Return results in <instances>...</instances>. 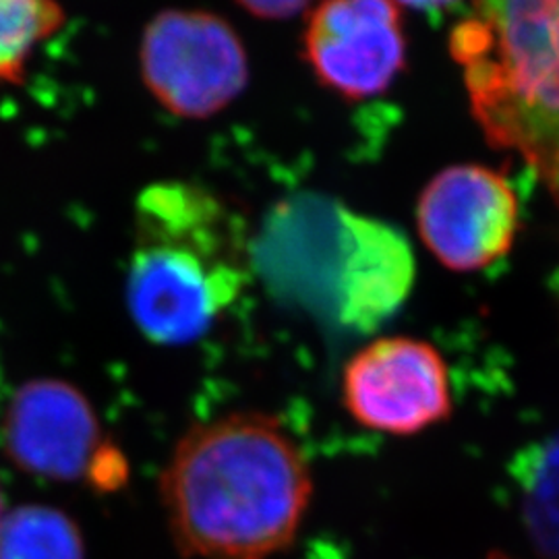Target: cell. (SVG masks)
<instances>
[{
    "instance_id": "1",
    "label": "cell",
    "mask_w": 559,
    "mask_h": 559,
    "mask_svg": "<svg viewBox=\"0 0 559 559\" xmlns=\"http://www.w3.org/2000/svg\"><path fill=\"white\" fill-rule=\"evenodd\" d=\"M311 487L307 460L280 420L237 413L179 441L162 500L180 551L267 559L295 539Z\"/></svg>"
},
{
    "instance_id": "2",
    "label": "cell",
    "mask_w": 559,
    "mask_h": 559,
    "mask_svg": "<svg viewBox=\"0 0 559 559\" xmlns=\"http://www.w3.org/2000/svg\"><path fill=\"white\" fill-rule=\"evenodd\" d=\"M133 221L131 318L160 344L201 338L247 284L245 222L214 191L187 180L145 187Z\"/></svg>"
},
{
    "instance_id": "3",
    "label": "cell",
    "mask_w": 559,
    "mask_h": 559,
    "mask_svg": "<svg viewBox=\"0 0 559 559\" xmlns=\"http://www.w3.org/2000/svg\"><path fill=\"white\" fill-rule=\"evenodd\" d=\"M473 117L559 205V0H471L450 34Z\"/></svg>"
},
{
    "instance_id": "4",
    "label": "cell",
    "mask_w": 559,
    "mask_h": 559,
    "mask_svg": "<svg viewBox=\"0 0 559 559\" xmlns=\"http://www.w3.org/2000/svg\"><path fill=\"white\" fill-rule=\"evenodd\" d=\"M140 69L154 100L187 120L221 115L249 83V57L237 29L200 9H166L150 21Z\"/></svg>"
},
{
    "instance_id": "5",
    "label": "cell",
    "mask_w": 559,
    "mask_h": 559,
    "mask_svg": "<svg viewBox=\"0 0 559 559\" xmlns=\"http://www.w3.org/2000/svg\"><path fill=\"white\" fill-rule=\"evenodd\" d=\"M344 406L362 427L415 436L452 415V388L440 350L425 340H373L348 360Z\"/></svg>"
},
{
    "instance_id": "6",
    "label": "cell",
    "mask_w": 559,
    "mask_h": 559,
    "mask_svg": "<svg viewBox=\"0 0 559 559\" xmlns=\"http://www.w3.org/2000/svg\"><path fill=\"white\" fill-rule=\"evenodd\" d=\"M417 224L425 247L454 272H479L512 249L519 200L500 173L479 164L441 170L420 193Z\"/></svg>"
},
{
    "instance_id": "7",
    "label": "cell",
    "mask_w": 559,
    "mask_h": 559,
    "mask_svg": "<svg viewBox=\"0 0 559 559\" xmlns=\"http://www.w3.org/2000/svg\"><path fill=\"white\" fill-rule=\"evenodd\" d=\"M302 57L323 87L346 100L383 94L406 67L394 0H321L302 32Z\"/></svg>"
},
{
    "instance_id": "8",
    "label": "cell",
    "mask_w": 559,
    "mask_h": 559,
    "mask_svg": "<svg viewBox=\"0 0 559 559\" xmlns=\"http://www.w3.org/2000/svg\"><path fill=\"white\" fill-rule=\"evenodd\" d=\"M328 274L336 320L371 332L408 297L415 258L396 228L336 205Z\"/></svg>"
},
{
    "instance_id": "9",
    "label": "cell",
    "mask_w": 559,
    "mask_h": 559,
    "mask_svg": "<svg viewBox=\"0 0 559 559\" xmlns=\"http://www.w3.org/2000/svg\"><path fill=\"white\" fill-rule=\"evenodd\" d=\"M4 436L13 462L48 479L96 475L108 454L90 400L64 381L36 380L20 388L7 413Z\"/></svg>"
},
{
    "instance_id": "10",
    "label": "cell",
    "mask_w": 559,
    "mask_h": 559,
    "mask_svg": "<svg viewBox=\"0 0 559 559\" xmlns=\"http://www.w3.org/2000/svg\"><path fill=\"white\" fill-rule=\"evenodd\" d=\"M0 559H85V547L73 520L32 503L0 522Z\"/></svg>"
},
{
    "instance_id": "11",
    "label": "cell",
    "mask_w": 559,
    "mask_h": 559,
    "mask_svg": "<svg viewBox=\"0 0 559 559\" xmlns=\"http://www.w3.org/2000/svg\"><path fill=\"white\" fill-rule=\"evenodd\" d=\"M62 25L59 0H0V83H21L36 50Z\"/></svg>"
},
{
    "instance_id": "12",
    "label": "cell",
    "mask_w": 559,
    "mask_h": 559,
    "mask_svg": "<svg viewBox=\"0 0 559 559\" xmlns=\"http://www.w3.org/2000/svg\"><path fill=\"white\" fill-rule=\"evenodd\" d=\"M520 491L531 539L545 556L559 559V436L531 454Z\"/></svg>"
},
{
    "instance_id": "13",
    "label": "cell",
    "mask_w": 559,
    "mask_h": 559,
    "mask_svg": "<svg viewBox=\"0 0 559 559\" xmlns=\"http://www.w3.org/2000/svg\"><path fill=\"white\" fill-rule=\"evenodd\" d=\"M249 15L265 21L290 20L307 11L316 0H237Z\"/></svg>"
},
{
    "instance_id": "14",
    "label": "cell",
    "mask_w": 559,
    "mask_h": 559,
    "mask_svg": "<svg viewBox=\"0 0 559 559\" xmlns=\"http://www.w3.org/2000/svg\"><path fill=\"white\" fill-rule=\"evenodd\" d=\"M396 4H404V7H413V9H440V7H448L456 0H394Z\"/></svg>"
},
{
    "instance_id": "15",
    "label": "cell",
    "mask_w": 559,
    "mask_h": 559,
    "mask_svg": "<svg viewBox=\"0 0 559 559\" xmlns=\"http://www.w3.org/2000/svg\"><path fill=\"white\" fill-rule=\"evenodd\" d=\"M4 519V514H2V498H0V522Z\"/></svg>"
}]
</instances>
